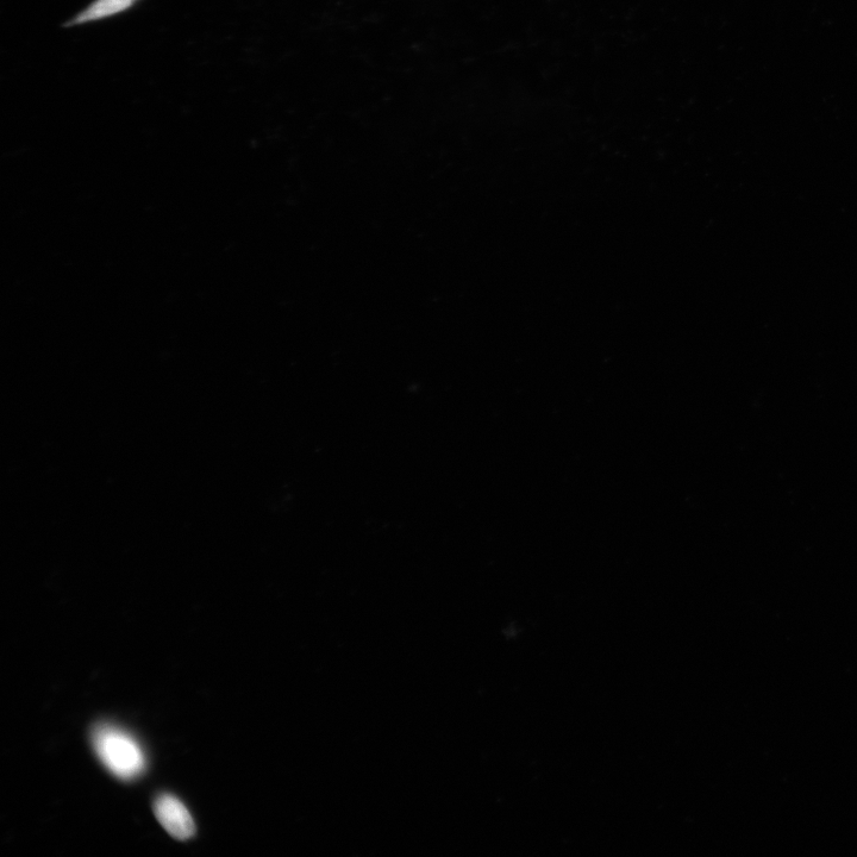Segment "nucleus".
Here are the masks:
<instances>
[{
    "label": "nucleus",
    "instance_id": "1",
    "mask_svg": "<svg viewBox=\"0 0 857 857\" xmlns=\"http://www.w3.org/2000/svg\"><path fill=\"white\" fill-rule=\"evenodd\" d=\"M92 743L100 761L122 780H133L145 771L146 756L135 738L114 725L93 730Z\"/></svg>",
    "mask_w": 857,
    "mask_h": 857
},
{
    "label": "nucleus",
    "instance_id": "2",
    "mask_svg": "<svg viewBox=\"0 0 857 857\" xmlns=\"http://www.w3.org/2000/svg\"><path fill=\"white\" fill-rule=\"evenodd\" d=\"M156 818L168 834L180 841L189 840L196 833V824L186 806L171 794H162L154 805Z\"/></svg>",
    "mask_w": 857,
    "mask_h": 857
},
{
    "label": "nucleus",
    "instance_id": "3",
    "mask_svg": "<svg viewBox=\"0 0 857 857\" xmlns=\"http://www.w3.org/2000/svg\"><path fill=\"white\" fill-rule=\"evenodd\" d=\"M134 4V0H96L89 8L74 18L72 24L89 23L120 14Z\"/></svg>",
    "mask_w": 857,
    "mask_h": 857
},
{
    "label": "nucleus",
    "instance_id": "4",
    "mask_svg": "<svg viewBox=\"0 0 857 857\" xmlns=\"http://www.w3.org/2000/svg\"><path fill=\"white\" fill-rule=\"evenodd\" d=\"M134 2H136V0H134Z\"/></svg>",
    "mask_w": 857,
    "mask_h": 857
}]
</instances>
